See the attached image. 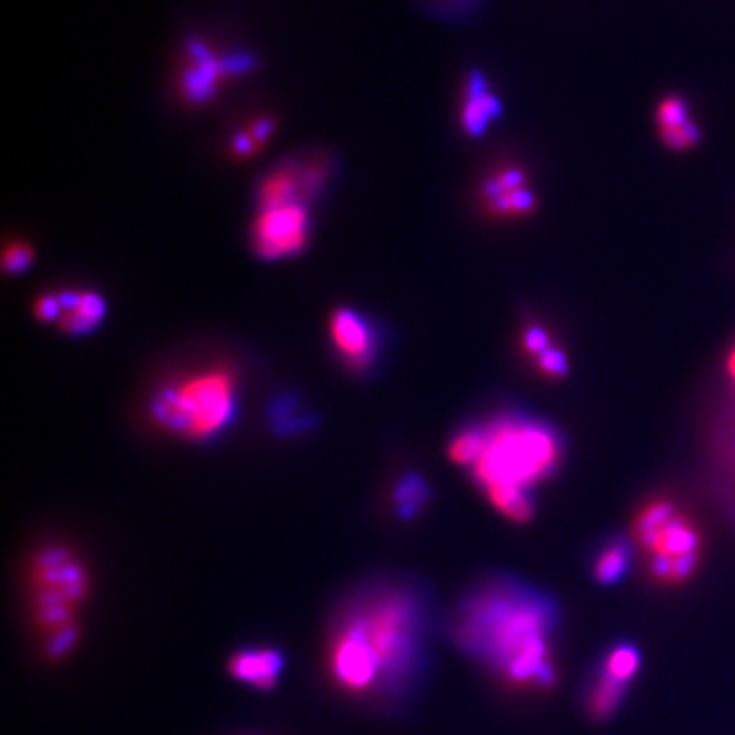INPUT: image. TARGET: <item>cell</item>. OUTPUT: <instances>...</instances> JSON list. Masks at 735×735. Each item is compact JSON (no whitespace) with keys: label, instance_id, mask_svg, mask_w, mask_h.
I'll return each instance as SVG.
<instances>
[{"label":"cell","instance_id":"16","mask_svg":"<svg viewBox=\"0 0 735 735\" xmlns=\"http://www.w3.org/2000/svg\"><path fill=\"white\" fill-rule=\"evenodd\" d=\"M285 668L283 654L271 647H248L229 661V673L243 685L255 689H272Z\"/></svg>","mask_w":735,"mask_h":735},{"label":"cell","instance_id":"6","mask_svg":"<svg viewBox=\"0 0 735 735\" xmlns=\"http://www.w3.org/2000/svg\"><path fill=\"white\" fill-rule=\"evenodd\" d=\"M33 617L47 635L74 623L76 609L84 602L91 581L82 560L64 545H47L31 564Z\"/></svg>","mask_w":735,"mask_h":735},{"label":"cell","instance_id":"26","mask_svg":"<svg viewBox=\"0 0 735 735\" xmlns=\"http://www.w3.org/2000/svg\"><path fill=\"white\" fill-rule=\"evenodd\" d=\"M727 375H730V378H732V382H734L735 387V347L732 349L730 358H727Z\"/></svg>","mask_w":735,"mask_h":735},{"label":"cell","instance_id":"5","mask_svg":"<svg viewBox=\"0 0 735 735\" xmlns=\"http://www.w3.org/2000/svg\"><path fill=\"white\" fill-rule=\"evenodd\" d=\"M631 540L647 558L656 585H685L703 564V533L673 498L656 496L640 507Z\"/></svg>","mask_w":735,"mask_h":735},{"label":"cell","instance_id":"15","mask_svg":"<svg viewBox=\"0 0 735 735\" xmlns=\"http://www.w3.org/2000/svg\"><path fill=\"white\" fill-rule=\"evenodd\" d=\"M60 297L61 313L58 328L68 335H89L103 323L106 302L99 292L91 290H64Z\"/></svg>","mask_w":735,"mask_h":735},{"label":"cell","instance_id":"19","mask_svg":"<svg viewBox=\"0 0 735 735\" xmlns=\"http://www.w3.org/2000/svg\"><path fill=\"white\" fill-rule=\"evenodd\" d=\"M276 129V123L271 117H260L243 127L231 139V151L236 158H250L255 151L262 150Z\"/></svg>","mask_w":735,"mask_h":735},{"label":"cell","instance_id":"20","mask_svg":"<svg viewBox=\"0 0 735 735\" xmlns=\"http://www.w3.org/2000/svg\"><path fill=\"white\" fill-rule=\"evenodd\" d=\"M482 444H484L482 425L464 427V429L450 441L448 453H450L451 462H456L458 466H464V468H470V466L479 460V456H481L482 451Z\"/></svg>","mask_w":735,"mask_h":735},{"label":"cell","instance_id":"8","mask_svg":"<svg viewBox=\"0 0 735 735\" xmlns=\"http://www.w3.org/2000/svg\"><path fill=\"white\" fill-rule=\"evenodd\" d=\"M184 49L186 58L181 74V94L193 105L207 103L227 80L248 74L257 64L252 54H217L198 39H191Z\"/></svg>","mask_w":735,"mask_h":735},{"label":"cell","instance_id":"23","mask_svg":"<svg viewBox=\"0 0 735 735\" xmlns=\"http://www.w3.org/2000/svg\"><path fill=\"white\" fill-rule=\"evenodd\" d=\"M536 361H538V368L545 376L562 378V376L569 375V358L555 345L550 347L548 352H543L540 358H536Z\"/></svg>","mask_w":735,"mask_h":735},{"label":"cell","instance_id":"1","mask_svg":"<svg viewBox=\"0 0 735 735\" xmlns=\"http://www.w3.org/2000/svg\"><path fill=\"white\" fill-rule=\"evenodd\" d=\"M562 611L552 593L498 572L479 581L453 609L451 638L505 687L552 689Z\"/></svg>","mask_w":735,"mask_h":735},{"label":"cell","instance_id":"13","mask_svg":"<svg viewBox=\"0 0 735 735\" xmlns=\"http://www.w3.org/2000/svg\"><path fill=\"white\" fill-rule=\"evenodd\" d=\"M482 198L489 209L501 215H526L536 209V196L526 186L519 168H503L482 184Z\"/></svg>","mask_w":735,"mask_h":735},{"label":"cell","instance_id":"9","mask_svg":"<svg viewBox=\"0 0 735 735\" xmlns=\"http://www.w3.org/2000/svg\"><path fill=\"white\" fill-rule=\"evenodd\" d=\"M311 240L309 205L292 203L257 209L252 226L255 254L266 262H280L299 255Z\"/></svg>","mask_w":735,"mask_h":735},{"label":"cell","instance_id":"24","mask_svg":"<svg viewBox=\"0 0 735 735\" xmlns=\"http://www.w3.org/2000/svg\"><path fill=\"white\" fill-rule=\"evenodd\" d=\"M524 345H526V352L529 356L540 358L543 352H548L550 347H554V342H552V337H550L548 331L543 330L538 323H533L524 333Z\"/></svg>","mask_w":735,"mask_h":735},{"label":"cell","instance_id":"12","mask_svg":"<svg viewBox=\"0 0 735 735\" xmlns=\"http://www.w3.org/2000/svg\"><path fill=\"white\" fill-rule=\"evenodd\" d=\"M503 115V103L481 70H472L464 82L460 127L466 136L481 137Z\"/></svg>","mask_w":735,"mask_h":735},{"label":"cell","instance_id":"18","mask_svg":"<svg viewBox=\"0 0 735 735\" xmlns=\"http://www.w3.org/2000/svg\"><path fill=\"white\" fill-rule=\"evenodd\" d=\"M429 501V486L420 474H406L394 489V507L403 519L417 517Z\"/></svg>","mask_w":735,"mask_h":735},{"label":"cell","instance_id":"4","mask_svg":"<svg viewBox=\"0 0 735 735\" xmlns=\"http://www.w3.org/2000/svg\"><path fill=\"white\" fill-rule=\"evenodd\" d=\"M238 394L231 370L210 368L156 392L150 401L151 420L174 436L207 441L236 420Z\"/></svg>","mask_w":735,"mask_h":735},{"label":"cell","instance_id":"7","mask_svg":"<svg viewBox=\"0 0 735 735\" xmlns=\"http://www.w3.org/2000/svg\"><path fill=\"white\" fill-rule=\"evenodd\" d=\"M642 666V654L638 645L619 640L609 645L593 664L583 689V707L586 717L593 721H609L623 705L628 690Z\"/></svg>","mask_w":735,"mask_h":735},{"label":"cell","instance_id":"14","mask_svg":"<svg viewBox=\"0 0 735 735\" xmlns=\"http://www.w3.org/2000/svg\"><path fill=\"white\" fill-rule=\"evenodd\" d=\"M656 127L662 143L675 151H687L701 141V129L690 117L689 103L670 94L656 106Z\"/></svg>","mask_w":735,"mask_h":735},{"label":"cell","instance_id":"22","mask_svg":"<svg viewBox=\"0 0 735 735\" xmlns=\"http://www.w3.org/2000/svg\"><path fill=\"white\" fill-rule=\"evenodd\" d=\"M76 640H78V628H76L74 623L66 625V628H61V630L54 631V633L47 635L46 652L51 658H61V656H66L72 650Z\"/></svg>","mask_w":735,"mask_h":735},{"label":"cell","instance_id":"11","mask_svg":"<svg viewBox=\"0 0 735 735\" xmlns=\"http://www.w3.org/2000/svg\"><path fill=\"white\" fill-rule=\"evenodd\" d=\"M330 335L349 370L364 372L375 364L378 354L376 330L358 311L337 309L330 319Z\"/></svg>","mask_w":735,"mask_h":735},{"label":"cell","instance_id":"17","mask_svg":"<svg viewBox=\"0 0 735 735\" xmlns=\"http://www.w3.org/2000/svg\"><path fill=\"white\" fill-rule=\"evenodd\" d=\"M635 543L628 536H609L600 541L590 558V576L600 586H616L630 574Z\"/></svg>","mask_w":735,"mask_h":735},{"label":"cell","instance_id":"21","mask_svg":"<svg viewBox=\"0 0 735 735\" xmlns=\"http://www.w3.org/2000/svg\"><path fill=\"white\" fill-rule=\"evenodd\" d=\"M33 257H35V254H33L31 245L23 243V241H16L4 250L2 268L7 274H23V272L30 271Z\"/></svg>","mask_w":735,"mask_h":735},{"label":"cell","instance_id":"2","mask_svg":"<svg viewBox=\"0 0 735 735\" xmlns=\"http://www.w3.org/2000/svg\"><path fill=\"white\" fill-rule=\"evenodd\" d=\"M429 602L420 588L376 586L337 621L328 647L331 680L352 694L394 699L423 670Z\"/></svg>","mask_w":735,"mask_h":735},{"label":"cell","instance_id":"10","mask_svg":"<svg viewBox=\"0 0 735 735\" xmlns=\"http://www.w3.org/2000/svg\"><path fill=\"white\" fill-rule=\"evenodd\" d=\"M330 179L325 160H297L278 165L268 172L257 186V209L302 203L309 205L321 195Z\"/></svg>","mask_w":735,"mask_h":735},{"label":"cell","instance_id":"3","mask_svg":"<svg viewBox=\"0 0 735 735\" xmlns=\"http://www.w3.org/2000/svg\"><path fill=\"white\" fill-rule=\"evenodd\" d=\"M481 456L470 466L474 484L505 519L529 524L533 491L550 481L564 460L562 437L543 421L507 413L482 425Z\"/></svg>","mask_w":735,"mask_h":735},{"label":"cell","instance_id":"25","mask_svg":"<svg viewBox=\"0 0 735 735\" xmlns=\"http://www.w3.org/2000/svg\"><path fill=\"white\" fill-rule=\"evenodd\" d=\"M61 305L58 295H46L35 300V317L44 323H58L60 319Z\"/></svg>","mask_w":735,"mask_h":735}]
</instances>
